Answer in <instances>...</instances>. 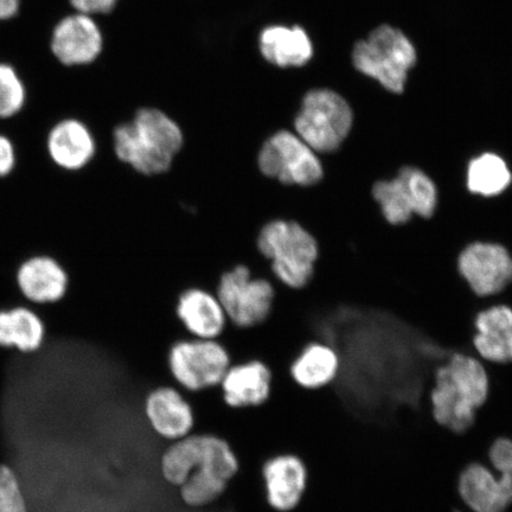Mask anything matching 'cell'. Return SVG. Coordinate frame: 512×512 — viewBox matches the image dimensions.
<instances>
[{
	"mask_svg": "<svg viewBox=\"0 0 512 512\" xmlns=\"http://www.w3.org/2000/svg\"><path fill=\"white\" fill-rule=\"evenodd\" d=\"M50 46L64 66H86L98 59L104 50V35L92 16L78 12L57 23Z\"/></svg>",
	"mask_w": 512,
	"mask_h": 512,
	"instance_id": "cell-11",
	"label": "cell"
},
{
	"mask_svg": "<svg viewBox=\"0 0 512 512\" xmlns=\"http://www.w3.org/2000/svg\"><path fill=\"white\" fill-rule=\"evenodd\" d=\"M396 175L406 184L414 216L430 219L438 206V189L433 179L415 166H403Z\"/></svg>",
	"mask_w": 512,
	"mask_h": 512,
	"instance_id": "cell-25",
	"label": "cell"
},
{
	"mask_svg": "<svg viewBox=\"0 0 512 512\" xmlns=\"http://www.w3.org/2000/svg\"><path fill=\"white\" fill-rule=\"evenodd\" d=\"M16 280L19 291L31 306L59 303L69 287L67 271L48 255L25 260L18 268Z\"/></svg>",
	"mask_w": 512,
	"mask_h": 512,
	"instance_id": "cell-17",
	"label": "cell"
},
{
	"mask_svg": "<svg viewBox=\"0 0 512 512\" xmlns=\"http://www.w3.org/2000/svg\"><path fill=\"white\" fill-rule=\"evenodd\" d=\"M17 151L9 137L0 134V178L8 177L15 170Z\"/></svg>",
	"mask_w": 512,
	"mask_h": 512,
	"instance_id": "cell-30",
	"label": "cell"
},
{
	"mask_svg": "<svg viewBox=\"0 0 512 512\" xmlns=\"http://www.w3.org/2000/svg\"><path fill=\"white\" fill-rule=\"evenodd\" d=\"M489 459L499 486L512 504V439L496 440L490 448Z\"/></svg>",
	"mask_w": 512,
	"mask_h": 512,
	"instance_id": "cell-28",
	"label": "cell"
},
{
	"mask_svg": "<svg viewBox=\"0 0 512 512\" xmlns=\"http://www.w3.org/2000/svg\"><path fill=\"white\" fill-rule=\"evenodd\" d=\"M466 189L471 195L485 198L502 195L512 183V172L505 159L486 151L470 159L466 168Z\"/></svg>",
	"mask_w": 512,
	"mask_h": 512,
	"instance_id": "cell-23",
	"label": "cell"
},
{
	"mask_svg": "<svg viewBox=\"0 0 512 512\" xmlns=\"http://www.w3.org/2000/svg\"><path fill=\"white\" fill-rule=\"evenodd\" d=\"M274 375L264 361L253 360L232 364L220 383L221 396L228 408L264 407L272 398Z\"/></svg>",
	"mask_w": 512,
	"mask_h": 512,
	"instance_id": "cell-14",
	"label": "cell"
},
{
	"mask_svg": "<svg viewBox=\"0 0 512 512\" xmlns=\"http://www.w3.org/2000/svg\"><path fill=\"white\" fill-rule=\"evenodd\" d=\"M144 413L152 431L170 443L194 433L196 414L194 407L181 390L172 386H159L146 395Z\"/></svg>",
	"mask_w": 512,
	"mask_h": 512,
	"instance_id": "cell-12",
	"label": "cell"
},
{
	"mask_svg": "<svg viewBox=\"0 0 512 512\" xmlns=\"http://www.w3.org/2000/svg\"><path fill=\"white\" fill-rule=\"evenodd\" d=\"M266 502L275 512H292L302 503L309 472L304 460L293 453H279L262 466Z\"/></svg>",
	"mask_w": 512,
	"mask_h": 512,
	"instance_id": "cell-13",
	"label": "cell"
},
{
	"mask_svg": "<svg viewBox=\"0 0 512 512\" xmlns=\"http://www.w3.org/2000/svg\"><path fill=\"white\" fill-rule=\"evenodd\" d=\"M256 248L270 262L277 283L291 290L309 285L319 255L318 242L302 224L284 219L267 222L256 238Z\"/></svg>",
	"mask_w": 512,
	"mask_h": 512,
	"instance_id": "cell-4",
	"label": "cell"
},
{
	"mask_svg": "<svg viewBox=\"0 0 512 512\" xmlns=\"http://www.w3.org/2000/svg\"><path fill=\"white\" fill-rule=\"evenodd\" d=\"M27 99L24 83L14 67L0 63V119L15 117Z\"/></svg>",
	"mask_w": 512,
	"mask_h": 512,
	"instance_id": "cell-26",
	"label": "cell"
},
{
	"mask_svg": "<svg viewBox=\"0 0 512 512\" xmlns=\"http://www.w3.org/2000/svg\"><path fill=\"white\" fill-rule=\"evenodd\" d=\"M21 0H0V19H10L18 14Z\"/></svg>",
	"mask_w": 512,
	"mask_h": 512,
	"instance_id": "cell-31",
	"label": "cell"
},
{
	"mask_svg": "<svg viewBox=\"0 0 512 512\" xmlns=\"http://www.w3.org/2000/svg\"><path fill=\"white\" fill-rule=\"evenodd\" d=\"M258 44L262 59L280 69L304 67L313 57L311 37L299 25H268Z\"/></svg>",
	"mask_w": 512,
	"mask_h": 512,
	"instance_id": "cell-18",
	"label": "cell"
},
{
	"mask_svg": "<svg viewBox=\"0 0 512 512\" xmlns=\"http://www.w3.org/2000/svg\"><path fill=\"white\" fill-rule=\"evenodd\" d=\"M488 394L489 377L482 360L456 352L435 370L431 392L434 419L451 432L464 433L475 422Z\"/></svg>",
	"mask_w": 512,
	"mask_h": 512,
	"instance_id": "cell-3",
	"label": "cell"
},
{
	"mask_svg": "<svg viewBox=\"0 0 512 512\" xmlns=\"http://www.w3.org/2000/svg\"><path fill=\"white\" fill-rule=\"evenodd\" d=\"M256 168L285 187L309 188L324 177L322 157L290 128H279L262 142Z\"/></svg>",
	"mask_w": 512,
	"mask_h": 512,
	"instance_id": "cell-6",
	"label": "cell"
},
{
	"mask_svg": "<svg viewBox=\"0 0 512 512\" xmlns=\"http://www.w3.org/2000/svg\"><path fill=\"white\" fill-rule=\"evenodd\" d=\"M69 2L80 14L94 16L111 14L119 0H69Z\"/></svg>",
	"mask_w": 512,
	"mask_h": 512,
	"instance_id": "cell-29",
	"label": "cell"
},
{
	"mask_svg": "<svg viewBox=\"0 0 512 512\" xmlns=\"http://www.w3.org/2000/svg\"><path fill=\"white\" fill-rule=\"evenodd\" d=\"M473 347L480 360L496 364L512 363V309L495 305L480 311L475 319Z\"/></svg>",
	"mask_w": 512,
	"mask_h": 512,
	"instance_id": "cell-19",
	"label": "cell"
},
{
	"mask_svg": "<svg viewBox=\"0 0 512 512\" xmlns=\"http://www.w3.org/2000/svg\"><path fill=\"white\" fill-rule=\"evenodd\" d=\"M373 197L384 220L393 226H401L413 219L414 213L406 184L399 175L375 183Z\"/></svg>",
	"mask_w": 512,
	"mask_h": 512,
	"instance_id": "cell-24",
	"label": "cell"
},
{
	"mask_svg": "<svg viewBox=\"0 0 512 512\" xmlns=\"http://www.w3.org/2000/svg\"><path fill=\"white\" fill-rule=\"evenodd\" d=\"M47 152L57 168L79 172L93 162L98 153V142L85 123L78 119H64L51 128Z\"/></svg>",
	"mask_w": 512,
	"mask_h": 512,
	"instance_id": "cell-15",
	"label": "cell"
},
{
	"mask_svg": "<svg viewBox=\"0 0 512 512\" xmlns=\"http://www.w3.org/2000/svg\"><path fill=\"white\" fill-rule=\"evenodd\" d=\"M354 124V112L342 95L317 88L305 94L292 130L319 156H326L341 149Z\"/></svg>",
	"mask_w": 512,
	"mask_h": 512,
	"instance_id": "cell-5",
	"label": "cell"
},
{
	"mask_svg": "<svg viewBox=\"0 0 512 512\" xmlns=\"http://www.w3.org/2000/svg\"><path fill=\"white\" fill-rule=\"evenodd\" d=\"M175 311L192 338L220 339L229 323L219 298L202 287H189L179 293Z\"/></svg>",
	"mask_w": 512,
	"mask_h": 512,
	"instance_id": "cell-16",
	"label": "cell"
},
{
	"mask_svg": "<svg viewBox=\"0 0 512 512\" xmlns=\"http://www.w3.org/2000/svg\"><path fill=\"white\" fill-rule=\"evenodd\" d=\"M459 274L479 298L497 296L512 283V256L498 243L473 242L458 256Z\"/></svg>",
	"mask_w": 512,
	"mask_h": 512,
	"instance_id": "cell-10",
	"label": "cell"
},
{
	"mask_svg": "<svg viewBox=\"0 0 512 512\" xmlns=\"http://www.w3.org/2000/svg\"><path fill=\"white\" fill-rule=\"evenodd\" d=\"M239 471L238 453L227 439L213 433H192L175 441L160 458L163 479L192 509L208 507L226 494Z\"/></svg>",
	"mask_w": 512,
	"mask_h": 512,
	"instance_id": "cell-1",
	"label": "cell"
},
{
	"mask_svg": "<svg viewBox=\"0 0 512 512\" xmlns=\"http://www.w3.org/2000/svg\"><path fill=\"white\" fill-rule=\"evenodd\" d=\"M277 281L254 275L251 268L239 264L221 275L215 294L230 325L252 329L271 316Z\"/></svg>",
	"mask_w": 512,
	"mask_h": 512,
	"instance_id": "cell-8",
	"label": "cell"
},
{
	"mask_svg": "<svg viewBox=\"0 0 512 512\" xmlns=\"http://www.w3.org/2000/svg\"><path fill=\"white\" fill-rule=\"evenodd\" d=\"M358 72L376 80L389 92L402 93L416 63L413 43L399 29L381 25L352 50Z\"/></svg>",
	"mask_w": 512,
	"mask_h": 512,
	"instance_id": "cell-7",
	"label": "cell"
},
{
	"mask_svg": "<svg viewBox=\"0 0 512 512\" xmlns=\"http://www.w3.org/2000/svg\"><path fill=\"white\" fill-rule=\"evenodd\" d=\"M46 325L30 306L0 310V348L35 354L46 341Z\"/></svg>",
	"mask_w": 512,
	"mask_h": 512,
	"instance_id": "cell-20",
	"label": "cell"
},
{
	"mask_svg": "<svg viewBox=\"0 0 512 512\" xmlns=\"http://www.w3.org/2000/svg\"><path fill=\"white\" fill-rule=\"evenodd\" d=\"M341 368L337 351L322 342H311L299 352L290 366V376L298 387L319 390L336 380Z\"/></svg>",
	"mask_w": 512,
	"mask_h": 512,
	"instance_id": "cell-21",
	"label": "cell"
},
{
	"mask_svg": "<svg viewBox=\"0 0 512 512\" xmlns=\"http://www.w3.org/2000/svg\"><path fill=\"white\" fill-rule=\"evenodd\" d=\"M459 495L473 512H504L511 504L490 466L472 464L459 477Z\"/></svg>",
	"mask_w": 512,
	"mask_h": 512,
	"instance_id": "cell-22",
	"label": "cell"
},
{
	"mask_svg": "<svg viewBox=\"0 0 512 512\" xmlns=\"http://www.w3.org/2000/svg\"><path fill=\"white\" fill-rule=\"evenodd\" d=\"M185 144L181 124L157 107H142L133 118L114 127L115 158L138 175H165Z\"/></svg>",
	"mask_w": 512,
	"mask_h": 512,
	"instance_id": "cell-2",
	"label": "cell"
},
{
	"mask_svg": "<svg viewBox=\"0 0 512 512\" xmlns=\"http://www.w3.org/2000/svg\"><path fill=\"white\" fill-rule=\"evenodd\" d=\"M171 379L188 393H202L220 386L232 366V357L219 339L183 338L168 352Z\"/></svg>",
	"mask_w": 512,
	"mask_h": 512,
	"instance_id": "cell-9",
	"label": "cell"
},
{
	"mask_svg": "<svg viewBox=\"0 0 512 512\" xmlns=\"http://www.w3.org/2000/svg\"><path fill=\"white\" fill-rule=\"evenodd\" d=\"M0 512H29L21 482L8 465L0 464Z\"/></svg>",
	"mask_w": 512,
	"mask_h": 512,
	"instance_id": "cell-27",
	"label": "cell"
}]
</instances>
